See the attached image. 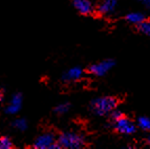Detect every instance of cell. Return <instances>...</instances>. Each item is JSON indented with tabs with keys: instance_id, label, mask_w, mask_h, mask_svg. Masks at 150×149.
I'll list each match as a JSON object with an SVG mask.
<instances>
[{
	"instance_id": "8fae6325",
	"label": "cell",
	"mask_w": 150,
	"mask_h": 149,
	"mask_svg": "<svg viewBox=\"0 0 150 149\" xmlns=\"http://www.w3.org/2000/svg\"><path fill=\"white\" fill-rule=\"evenodd\" d=\"M137 125L144 131L150 130V118L148 117H140L137 122Z\"/></svg>"
},
{
	"instance_id": "8992f818",
	"label": "cell",
	"mask_w": 150,
	"mask_h": 149,
	"mask_svg": "<svg viewBox=\"0 0 150 149\" xmlns=\"http://www.w3.org/2000/svg\"><path fill=\"white\" fill-rule=\"evenodd\" d=\"M84 76V70L79 66L71 67L69 70H67L64 74H62V81L63 82L69 83V82H75L83 78Z\"/></svg>"
},
{
	"instance_id": "d6986e66",
	"label": "cell",
	"mask_w": 150,
	"mask_h": 149,
	"mask_svg": "<svg viewBox=\"0 0 150 149\" xmlns=\"http://www.w3.org/2000/svg\"><path fill=\"white\" fill-rule=\"evenodd\" d=\"M147 142H148V144L150 145V136H148V138H147Z\"/></svg>"
},
{
	"instance_id": "2e32d148",
	"label": "cell",
	"mask_w": 150,
	"mask_h": 149,
	"mask_svg": "<svg viewBox=\"0 0 150 149\" xmlns=\"http://www.w3.org/2000/svg\"><path fill=\"white\" fill-rule=\"evenodd\" d=\"M110 117H111V120H112V121H115V120H118V119H120L121 117H123V114L120 111V110H117L115 108L112 111L110 112Z\"/></svg>"
},
{
	"instance_id": "5b68a950",
	"label": "cell",
	"mask_w": 150,
	"mask_h": 149,
	"mask_svg": "<svg viewBox=\"0 0 150 149\" xmlns=\"http://www.w3.org/2000/svg\"><path fill=\"white\" fill-rule=\"evenodd\" d=\"M115 62L111 59L103 60V61L90 65L88 67V72L91 74H93V76H96V77H103L115 66Z\"/></svg>"
},
{
	"instance_id": "5bb4252c",
	"label": "cell",
	"mask_w": 150,
	"mask_h": 149,
	"mask_svg": "<svg viewBox=\"0 0 150 149\" xmlns=\"http://www.w3.org/2000/svg\"><path fill=\"white\" fill-rule=\"evenodd\" d=\"M138 28H139V31H140L142 34L150 37V21L145 19L142 23H140V24L138 25Z\"/></svg>"
},
{
	"instance_id": "ac0fdd59",
	"label": "cell",
	"mask_w": 150,
	"mask_h": 149,
	"mask_svg": "<svg viewBox=\"0 0 150 149\" xmlns=\"http://www.w3.org/2000/svg\"><path fill=\"white\" fill-rule=\"evenodd\" d=\"M2 99H3V94H2V92H0V102L2 101Z\"/></svg>"
},
{
	"instance_id": "ba28073f",
	"label": "cell",
	"mask_w": 150,
	"mask_h": 149,
	"mask_svg": "<svg viewBox=\"0 0 150 149\" xmlns=\"http://www.w3.org/2000/svg\"><path fill=\"white\" fill-rule=\"evenodd\" d=\"M73 4L82 15H90L93 12V5L89 0H73Z\"/></svg>"
},
{
	"instance_id": "9c48e42d",
	"label": "cell",
	"mask_w": 150,
	"mask_h": 149,
	"mask_svg": "<svg viewBox=\"0 0 150 149\" xmlns=\"http://www.w3.org/2000/svg\"><path fill=\"white\" fill-rule=\"evenodd\" d=\"M117 5L118 0H102V2L98 6V12L101 15H109L115 12Z\"/></svg>"
},
{
	"instance_id": "3957f363",
	"label": "cell",
	"mask_w": 150,
	"mask_h": 149,
	"mask_svg": "<svg viewBox=\"0 0 150 149\" xmlns=\"http://www.w3.org/2000/svg\"><path fill=\"white\" fill-rule=\"evenodd\" d=\"M35 149H55L61 148L60 145L56 142V137L53 132H43L34 142Z\"/></svg>"
},
{
	"instance_id": "7c38bea8",
	"label": "cell",
	"mask_w": 150,
	"mask_h": 149,
	"mask_svg": "<svg viewBox=\"0 0 150 149\" xmlns=\"http://www.w3.org/2000/svg\"><path fill=\"white\" fill-rule=\"evenodd\" d=\"M13 127L15 129L19 130V131H24L26 128H28V122L25 119H22V118H18L15 121L13 122Z\"/></svg>"
},
{
	"instance_id": "7a4b0ae2",
	"label": "cell",
	"mask_w": 150,
	"mask_h": 149,
	"mask_svg": "<svg viewBox=\"0 0 150 149\" xmlns=\"http://www.w3.org/2000/svg\"><path fill=\"white\" fill-rule=\"evenodd\" d=\"M57 142L61 148L66 149H81L85 145V140L82 134L74 131L63 132L58 138Z\"/></svg>"
},
{
	"instance_id": "6da1fadb",
	"label": "cell",
	"mask_w": 150,
	"mask_h": 149,
	"mask_svg": "<svg viewBox=\"0 0 150 149\" xmlns=\"http://www.w3.org/2000/svg\"><path fill=\"white\" fill-rule=\"evenodd\" d=\"M118 105V101L113 97L96 98L90 102V110L97 116H106L110 114Z\"/></svg>"
},
{
	"instance_id": "4fadbf2b",
	"label": "cell",
	"mask_w": 150,
	"mask_h": 149,
	"mask_svg": "<svg viewBox=\"0 0 150 149\" xmlns=\"http://www.w3.org/2000/svg\"><path fill=\"white\" fill-rule=\"evenodd\" d=\"M69 108H70L69 103H67V102L60 103V104L57 105V106L55 107L54 111H55V114H64L69 110Z\"/></svg>"
},
{
	"instance_id": "9a60e30c",
	"label": "cell",
	"mask_w": 150,
	"mask_h": 149,
	"mask_svg": "<svg viewBox=\"0 0 150 149\" xmlns=\"http://www.w3.org/2000/svg\"><path fill=\"white\" fill-rule=\"evenodd\" d=\"M13 143L11 139L6 136L0 137V149H12Z\"/></svg>"
},
{
	"instance_id": "e0dca14e",
	"label": "cell",
	"mask_w": 150,
	"mask_h": 149,
	"mask_svg": "<svg viewBox=\"0 0 150 149\" xmlns=\"http://www.w3.org/2000/svg\"><path fill=\"white\" fill-rule=\"evenodd\" d=\"M140 1H142V2L146 5V6L150 8V0H140Z\"/></svg>"
},
{
	"instance_id": "52a82bcc",
	"label": "cell",
	"mask_w": 150,
	"mask_h": 149,
	"mask_svg": "<svg viewBox=\"0 0 150 149\" xmlns=\"http://www.w3.org/2000/svg\"><path fill=\"white\" fill-rule=\"evenodd\" d=\"M21 105H22V96L21 94H13L12 99L6 107H5V114H16L20 111Z\"/></svg>"
},
{
	"instance_id": "30bf717a",
	"label": "cell",
	"mask_w": 150,
	"mask_h": 149,
	"mask_svg": "<svg viewBox=\"0 0 150 149\" xmlns=\"http://www.w3.org/2000/svg\"><path fill=\"white\" fill-rule=\"evenodd\" d=\"M126 20L129 23H131V24H134L138 26L140 23H142L145 20V16L143 15L142 13H138V12L128 13L127 15H126Z\"/></svg>"
},
{
	"instance_id": "277c9868",
	"label": "cell",
	"mask_w": 150,
	"mask_h": 149,
	"mask_svg": "<svg viewBox=\"0 0 150 149\" xmlns=\"http://www.w3.org/2000/svg\"><path fill=\"white\" fill-rule=\"evenodd\" d=\"M113 127L118 132L122 134H126V136L133 134L137 131V125L130 119L124 117V116L121 117L120 119L113 121Z\"/></svg>"
}]
</instances>
